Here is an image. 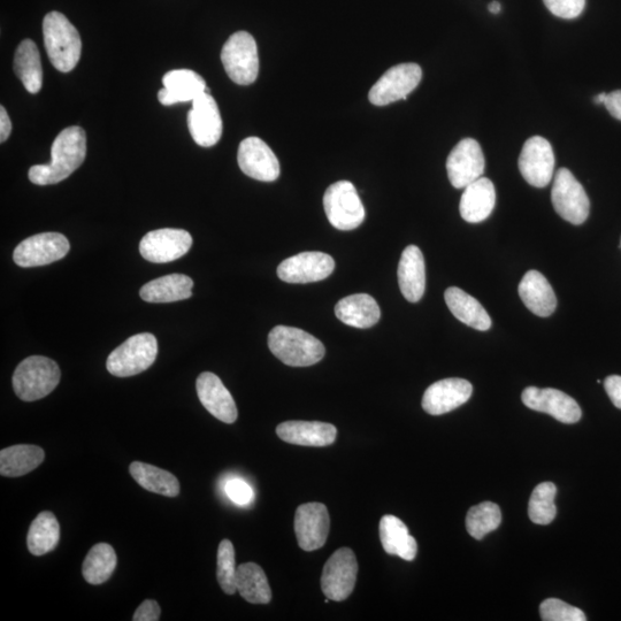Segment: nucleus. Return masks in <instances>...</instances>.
I'll return each mask as SVG.
<instances>
[{
    "instance_id": "nucleus-45",
    "label": "nucleus",
    "mask_w": 621,
    "mask_h": 621,
    "mask_svg": "<svg viewBox=\"0 0 621 621\" xmlns=\"http://www.w3.org/2000/svg\"><path fill=\"white\" fill-rule=\"evenodd\" d=\"M605 107H607L613 118L621 121V90H616L608 94Z\"/></svg>"
},
{
    "instance_id": "nucleus-13",
    "label": "nucleus",
    "mask_w": 621,
    "mask_h": 621,
    "mask_svg": "<svg viewBox=\"0 0 621 621\" xmlns=\"http://www.w3.org/2000/svg\"><path fill=\"white\" fill-rule=\"evenodd\" d=\"M486 160L479 142L473 138L460 141L450 152L447 160L449 180L457 189H465L482 178Z\"/></svg>"
},
{
    "instance_id": "nucleus-36",
    "label": "nucleus",
    "mask_w": 621,
    "mask_h": 621,
    "mask_svg": "<svg viewBox=\"0 0 621 621\" xmlns=\"http://www.w3.org/2000/svg\"><path fill=\"white\" fill-rule=\"evenodd\" d=\"M117 564L118 557L113 547L107 543H98L84 559L83 577L90 585H102L112 577Z\"/></svg>"
},
{
    "instance_id": "nucleus-5",
    "label": "nucleus",
    "mask_w": 621,
    "mask_h": 621,
    "mask_svg": "<svg viewBox=\"0 0 621 621\" xmlns=\"http://www.w3.org/2000/svg\"><path fill=\"white\" fill-rule=\"evenodd\" d=\"M158 342L150 333L137 334L111 352L107 371L114 377L128 378L147 371L156 362Z\"/></svg>"
},
{
    "instance_id": "nucleus-43",
    "label": "nucleus",
    "mask_w": 621,
    "mask_h": 621,
    "mask_svg": "<svg viewBox=\"0 0 621 621\" xmlns=\"http://www.w3.org/2000/svg\"><path fill=\"white\" fill-rule=\"evenodd\" d=\"M161 609L156 601H144L134 613V621H158L160 619Z\"/></svg>"
},
{
    "instance_id": "nucleus-11",
    "label": "nucleus",
    "mask_w": 621,
    "mask_h": 621,
    "mask_svg": "<svg viewBox=\"0 0 621 621\" xmlns=\"http://www.w3.org/2000/svg\"><path fill=\"white\" fill-rule=\"evenodd\" d=\"M71 250L63 234L43 233L28 237L13 253L14 263L23 268L45 266L63 259Z\"/></svg>"
},
{
    "instance_id": "nucleus-2",
    "label": "nucleus",
    "mask_w": 621,
    "mask_h": 621,
    "mask_svg": "<svg viewBox=\"0 0 621 621\" xmlns=\"http://www.w3.org/2000/svg\"><path fill=\"white\" fill-rule=\"evenodd\" d=\"M43 35L46 52L51 64L59 72L73 71L81 58V37L63 13L50 12L43 21Z\"/></svg>"
},
{
    "instance_id": "nucleus-34",
    "label": "nucleus",
    "mask_w": 621,
    "mask_h": 621,
    "mask_svg": "<svg viewBox=\"0 0 621 621\" xmlns=\"http://www.w3.org/2000/svg\"><path fill=\"white\" fill-rule=\"evenodd\" d=\"M60 541V525L52 512L40 513L30 525L27 546L30 554L43 556L55 550Z\"/></svg>"
},
{
    "instance_id": "nucleus-23",
    "label": "nucleus",
    "mask_w": 621,
    "mask_h": 621,
    "mask_svg": "<svg viewBox=\"0 0 621 621\" xmlns=\"http://www.w3.org/2000/svg\"><path fill=\"white\" fill-rule=\"evenodd\" d=\"M164 88L158 92L159 102L165 106L193 102L207 92V84L201 75L191 69H175L163 78Z\"/></svg>"
},
{
    "instance_id": "nucleus-9",
    "label": "nucleus",
    "mask_w": 621,
    "mask_h": 621,
    "mask_svg": "<svg viewBox=\"0 0 621 621\" xmlns=\"http://www.w3.org/2000/svg\"><path fill=\"white\" fill-rule=\"evenodd\" d=\"M358 574L355 552L342 548L328 559L321 575V588L331 601L342 602L354 592Z\"/></svg>"
},
{
    "instance_id": "nucleus-20",
    "label": "nucleus",
    "mask_w": 621,
    "mask_h": 621,
    "mask_svg": "<svg viewBox=\"0 0 621 621\" xmlns=\"http://www.w3.org/2000/svg\"><path fill=\"white\" fill-rule=\"evenodd\" d=\"M472 393L473 387L467 380L451 378L437 381L425 391L423 409L432 416H441L465 404Z\"/></svg>"
},
{
    "instance_id": "nucleus-41",
    "label": "nucleus",
    "mask_w": 621,
    "mask_h": 621,
    "mask_svg": "<svg viewBox=\"0 0 621 621\" xmlns=\"http://www.w3.org/2000/svg\"><path fill=\"white\" fill-rule=\"evenodd\" d=\"M547 9L556 17L571 20L584 12L586 0H543Z\"/></svg>"
},
{
    "instance_id": "nucleus-24",
    "label": "nucleus",
    "mask_w": 621,
    "mask_h": 621,
    "mask_svg": "<svg viewBox=\"0 0 621 621\" xmlns=\"http://www.w3.org/2000/svg\"><path fill=\"white\" fill-rule=\"evenodd\" d=\"M398 285L406 301L417 303L426 288V270L423 252L416 245H409L398 265Z\"/></svg>"
},
{
    "instance_id": "nucleus-7",
    "label": "nucleus",
    "mask_w": 621,
    "mask_h": 621,
    "mask_svg": "<svg viewBox=\"0 0 621 621\" xmlns=\"http://www.w3.org/2000/svg\"><path fill=\"white\" fill-rule=\"evenodd\" d=\"M324 207L328 221L339 230H354L366 217L362 199L349 181L335 182L326 190Z\"/></svg>"
},
{
    "instance_id": "nucleus-44",
    "label": "nucleus",
    "mask_w": 621,
    "mask_h": 621,
    "mask_svg": "<svg viewBox=\"0 0 621 621\" xmlns=\"http://www.w3.org/2000/svg\"><path fill=\"white\" fill-rule=\"evenodd\" d=\"M604 388L613 405L621 410V377L619 375H611V377L605 379Z\"/></svg>"
},
{
    "instance_id": "nucleus-19",
    "label": "nucleus",
    "mask_w": 621,
    "mask_h": 621,
    "mask_svg": "<svg viewBox=\"0 0 621 621\" xmlns=\"http://www.w3.org/2000/svg\"><path fill=\"white\" fill-rule=\"evenodd\" d=\"M331 519L324 504L308 503L298 506L295 515V533L298 546L314 551L325 546Z\"/></svg>"
},
{
    "instance_id": "nucleus-48",
    "label": "nucleus",
    "mask_w": 621,
    "mask_h": 621,
    "mask_svg": "<svg viewBox=\"0 0 621 621\" xmlns=\"http://www.w3.org/2000/svg\"><path fill=\"white\" fill-rule=\"evenodd\" d=\"M607 99H608V94H605V92H602V94L597 95L594 98V102L598 105H601V104L605 105V103H607Z\"/></svg>"
},
{
    "instance_id": "nucleus-10",
    "label": "nucleus",
    "mask_w": 621,
    "mask_h": 621,
    "mask_svg": "<svg viewBox=\"0 0 621 621\" xmlns=\"http://www.w3.org/2000/svg\"><path fill=\"white\" fill-rule=\"evenodd\" d=\"M423 79V69L417 64H401L388 69L374 84L368 99L375 106H386L408 99Z\"/></svg>"
},
{
    "instance_id": "nucleus-12",
    "label": "nucleus",
    "mask_w": 621,
    "mask_h": 621,
    "mask_svg": "<svg viewBox=\"0 0 621 621\" xmlns=\"http://www.w3.org/2000/svg\"><path fill=\"white\" fill-rule=\"evenodd\" d=\"M193 237L183 229L164 228L152 230L140 243V252L153 264H166L187 255Z\"/></svg>"
},
{
    "instance_id": "nucleus-18",
    "label": "nucleus",
    "mask_w": 621,
    "mask_h": 621,
    "mask_svg": "<svg viewBox=\"0 0 621 621\" xmlns=\"http://www.w3.org/2000/svg\"><path fill=\"white\" fill-rule=\"evenodd\" d=\"M521 400H523L527 408L547 413L563 424L578 423L582 416L577 401L561 390L528 387L521 395Z\"/></svg>"
},
{
    "instance_id": "nucleus-28",
    "label": "nucleus",
    "mask_w": 621,
    "mask_h": 621,
    "mask_svg": "<svg viewBox=\"0 0 621 621\" xmlns=\"http://www.w3.org/2000/svg\"><path fill=\"white\" fill-rule=\"evenodd\" d=\"M194 281L187 275L170 274L143 286L140 295L148 303H173L193 296Z\"/></svg>"
},
{
    "instance_id": "nucleus-21",
    "label": "nucleus",
    "mask_w": 621,
    "mask_h": 621,
    "mask_svg": "<svg viewBox=\"0 0 621 621\" xmlns=\"http://www.w3.org/2000/svg\"><path fill=\"white\" fill-rule=\"evenodd\" d=\"M196 389L199 401L213 417L225 424L235 423L239 417L236 403L232 394L229 393V390L216 374L204 372L199 375Z\"/></svg>"
},
{
    "instance_id": "nucleus-37",
    "label": "nucleus",
    "mask_w": 621,
    "mask_h": 621,
    "mask_svg": "<svg viewBox=\"0 0 621 621\" xmlns=\"http://www.w3.org/2000/svg\"><path fill=\"white\" fill-rule=\"evenodd\" d=\"M502 512L500 506L485 502L473 506L467 513L466 529L475 540H482L487 534L500 527Z\"/></svg>"
},
{
    "instance_id": "nucleus-29",
    "label": "nucleus",
    "mask_w": 621,
    "mask_h": 621,
    "mask_svg": "<svg viewBox=\"0 0 621 621\" xmlns=\"http://www.w3.org/2000/svg\"><path fill=\"white\" fill-rule=\"evenodd\" d=\"M380 540L388 555L411 562L417 556L418 544L409 528L395 516H383L380 521Z\"/></svg>"
},
{
    "instance_id": "nucleus-3",
    "label": "nucleus",
    "mask_w": 621,
    "mask_h": 621,
    "mask_svg": "<svg viewBox=\"0 0 621 621\" xmlns=\"http://www.w3.org/2000/svg\"><path fill=\"white\" fill-rule=\"evenodd\" d=\"M268 348L283 364L291 367H308L325 356V345L303 329L276 326L268 335Z\"/></svg>"
},
{
    "instance_id": "nucleus-35",
    "label": "nucleus",
    "mask_w": 621,
    "mask_h": 621,
    "mask_svg": "<svg viewBox=\"0 0 621 621\" xmlns=\"http://www.w3.org/2000/svg\"><path fill=\"white\" fill-rule=\"evenodd\" d=\"M134 480L151 493L167 497H176L180 494V482L171 472L141 462H134L129 467Z\"/></svg>"
},
{
    "instance_id": "nucleus-27",
    "label": "nucleus",
    "mask_w": 621,
    "mask_h": 621,
    "mask_svg": "<svg viewBox=\"0 0 621 621\" xmlns=\"http://www.w3.org/2000/svg\"><path fill=\"white\" fill-rule=\"evenodd\" d=\"M335 316L345 325L365 329L378 324L381 311L372 296L356 294L345 297L336 304Z\"/></svg>"
},
{
    "instance_id": "nucleus-22",
    "label": "nucleus",
    "mask_w": 621,
    "mask_h": 621,
    "mask_svg": "<svg viewBox=\"0 0 621 621\" xmlns=\"http://www.w3.org/2000/svg\"><path fill=\"white\" fill-rule=\"evenodd\" d=\"M276 434L295 446L327 447L335 442L337 429L320 421H286L276 427Z\"/></svg>"
},
{
    "instance_id": "nucleus-16",
    "label": "nucleus",
    "mask_w": 621,
    "mask_h": 621,
    "mask_svg": "<svg viewBox=\"0 0 621 621\" xmlns=\"http://www.w3.org/2000/svg\"><path fill=\"white\" fill-rule=\"evenodd\" d=\"M241 171L249 178L263 182L278 180L281 172L278 157L273 150L258 137L245 138L237 152Z\"/></svg>"
},
{
    "instance_id": "nucleus-31",
    "label": "nucleus",
    "mask_w": 621,
    "mask_h": 621,
    "mask_svg": "<svg viewBox=\"0 0 621 621\" xmlns=\"http://www.w3.org/2000/svg\"><path fill=\"white\" fill-rule=\"evenodd\" d=\"M40 447L19 444L0 451V474L6 478H19L33 472L44 462Z\"/></svg>"
},
{
    "instance_id": "nucleus-40",
    "label": "nucleus",
    "mask_w": 621,
    "mask_h": 621,
    "mask_svg": "<svg viewBox=\"0 0 621 621\" xmlns=\"http://www.w3.org/2000/svg\"><path fill=\"white\" fill-rule=\"evenodd\" d=\"M541 618L544 621H586L584 611L572 607L557 598H548L540 607Z\"/></svg>"
},
{
    "instance_id": "nucleus-1",
    "label": "nucleus",
    "mask_w": 621,
    "mask_h": 621,
    "mask_svg": "<svg viewBox=\"0 0 621 621\" xmlns=\"http://www.w3.org/2000/svg\"><path fill=\"white\" fill-rule=\"evenodd\" d=\"M51 156L50 164L29 170V180L37 186L57 184L78 170L87 156L86 132L79 126L63 130L52 144Z\"/></svg>"
},
{
    "instance_id": "nucleus-17",
    "label": "nucleus",
    "mask_w": 621,
    "mask_h": 621,
    "mask_svg": "<svg viewBox=\"0 0 621 621\" xmlns=\"http://www.w3.org/2000/svg\"><path fill=\"white\" fill-rule=\"evenodd\" d=\"M188 128L194 141L203 148L216 145L222 135V119L219 107L209 92L199 95L193 101L188 113Z\"/></svg>"
},
{
    "instance_id": "nucleus-49",
    "label": "nucleus",
    "mask_w": 621,
    "mask_h": 621,
    "mask_svg": "<svg viewBox=\"0 0 621 621\" xmlns=\"http://www.w3.org/2000/svg\"><path fill=\"white\" fill-rule=\"evenodd\" d=\"M620 245H621V243H620Z\"/></svg>"
},
{
    "instance_id": "nucleus-46",
    "label": "nucleus",
    "mask_w": 621,
    "mask_h": 621,
    "mask_svg": "<svg viewBox=\"0 0 621 621\" xmlns=\"http://www.w3.org/2000/svg\"><path fill=\"white\" fill-rule=\"evenodd\" d=\"M12 132V122L5 107H0V142L4 143Z\"/></svg>"
},
{
    "instance_id": "nucleus-47",
    "label": "nucleus",
    "mask_w": 621,
    "mask_h": 621,
    "mask_svg": "<svg viewBox=\"0 0 621 621\" xmlns=\"http://www.w3.org/2000/svg\"><path fill=\"white\" fill-rule=\"evenodd\" d=\"M488 9L490 12H492L493 14H498L501 12L502 7L501 4L498 2H492L489 4Z\"/></svg>"
},
{
    "instance_id": "nucleus-25",
    "label": "nucleus",
    "mask_w": 621,
    "mask_h": 621,
    "mask_svg": "<svg viewBox=\"0 0 621 621\" xmlns=\"http://www.w3.org/2000/svg\"><path fill=\"white\" fill-rule=\"evenodd\" d=\"M519 296L526 308L536 316L547 318L556 311L557 297L546 276L538 271H529L521 280Z\"/></svg>"
},
{
    "instance_id": "nucleus-4",
    "label": "nucleus",
    "mask_w": 621,
    "mask_h": 621,
    "mask_svg": "<svg viewBox=\"0 0 621 621\" xmlns=\"http://www.w3.org/2000/svg\"><path fill=\"white\" fill-rule=\"evenodd\" d=\"M61 372L55 360L32 356L23 360L13 374V389L20 400L35 402L59 385Z\"/></svg>"
},
{
    "instance_id": "nucleus-38",
    "label": "nucleus",
    "mask_w": 621,
    "mask_h": 621,
    "mask_svg": "<svg viewBox=\"0 0 621 621\" xmlns=\"http://www.w3.org/2000/svg\"><path fill=\"white\" fill-rule=\"evenodd\" d=\"M557 488L552 482L540 483L529 500L528 515L534 524L549 525L557 515L555 497Z\"/></svg>"
},
{
    "instance_id": "nucleus-6",
    "label": "nucleus",
    "mask_w": 621,
    "mask_h": 621,
    "mask_svg": "<svg viewBox=\"0 0 621 621\" xmlns=\"http://www.w3.org/2000/svg\"><path fill=\"white\" fill-rule=\"evenodd\" d=\"M221 61L230 80L240 86H250L257 80L259 73L255 38L247 32H237L230 36L222 48Z\"/></svg>"
},
{
    "instance_id": "nucleus-39",
    "label": "nucleus",
    "mask_w": 621,
    "mask_h": 621,
    "mask_svg": "<svg viewBox=\"0 0 621 621\" xmlns=\"http://www.w3.org/2000/svg\"><path fill=\"white\" fill-rule=\"evenodd\" d=\"M236 562L235 549L229 540L221 541L218 549V572L219 585L227 595H234L236 588Z\"/></svg>"
},
{
    "instance_id": "nucleus-30",
    "label": "nucleus",
    "mask_w": 621,
    "mask_h": 621,
    "mask_svg": "<svg viewBox=\"0 0 621 621\" xmlns=\"http://www.w3.org/2000/svg\"><path fill=\"white\" fill-rule=\"evenodd\" d=\"M444 298L451 313L463 324L478 329L480 332H486L492 327V319L486 309L478 299L465 293L464 290L451 287L447 289Z\"/></svg>"
},
{
    "instance_id": "nucleus-32",
    "label": "nucleus",
    "mask_w": 621,
    "mask_h": 621,
    "mask_svg": "<svg viewBox=\"0 0 621 621\" xmlns=\"http://www.w3.org/2000/svg\"><path fill=\"white\" fill-rule=\"evenodd\" d=\"M14 72L30 94H37L43 86V71L40 51L32 40H25L18 46L14 56Z\"/></svg>"
},
{
    "instance_id": "nucleus-33",
    "label": "nucleus",
    "mask_w": 621,
    "mask_h": 621,
    "mask_svg": "<svg viewBox=\"0 0 621 621\" xmlns=\"http://www.w3.org/2000/svg\"><path fill=\"white\" fill-rule=\"evenodd\" d=\"M237 592L252 604H268L272 600V590L262 567L255 563H245L237 567Z\"/></svg>"
},
{
    "instance_id": "nucleus-14",
    "label": "nucleus",
    "mask_w": 621,
    "mask_h": 621,
    "mask_svg": "<svg viewBox=\"0 0 621 621\" xmlns=\"http://www.w3.org/2000/svg\"><path fill=\"white\" fill-rule=\"evenodd\" d=\"M555 155L551 144L541 136H534L524 144L519 157V171L535 188L547 187L554 175Z\"/></svg>"
},
{
    "instance_id": "nucleus-42",
    "label": "nucleus",
    "mask_w": 621,
    "mask_h": 621,
    "mask_svg": "<svg viewBox=\"0 0 621 621\" xmlns=\"http://www.w3.org/2000/svg\"><path fill=\"white\" fill-rule=\"evenodd\" d=\"M225 492L230 501L240 506L249 505L253 501V497H255V493H253L249 483L241 479H230L227 481Z\"/></svg>"
},
{
    "instance_id": "nucleus-8",
    "label": "nucleus",
    "mask_w": 621,
    "mask_h": 621,
    "mask_svg": "<svg viewBox=\"0 0 621 621\" xmlns=\"http://www.w3.org/2000/svg\"><path fill=\"white\" fill-rule=\"evenodd\" d=\"M551 202L559 216L572 225H582L588 219L590 203L586 191L566 168L555 176Z\"/></svg>"
},
{
    "instance_id": "nucleus-26",
    "label": "nucleus",
    "mask_w": 621,
    "mask_h": 621,
    "mask_svg": "<svg viewBox=\"0 0 621 621\" xmlns=\"http://www.w3.org/2000/svg\"><path fill=\"white\" fill-rule=\"evenodd\" d=\"M496 205L494 183L487 178H480L465 188L460 199L459 211L462 218L470 224H479L489 218Z\"/></svg>"
},
{
    "instance_id": "nucleus-15",
    "label": "nucleus",
    "mask_w": 621,
    "mask_h": 621,
    "mask_svg": "<svg viewBox=\"0 0 621 621\" xmlns=\"http://www.w3.org/2000/svg\"><path fill=\"white\" fill-rule=\"evenodd\" d=\"M335 270V260L324 252H302L278 267V276L287 283H311L325 280Z\"/></svg>"
}]
</instances>
